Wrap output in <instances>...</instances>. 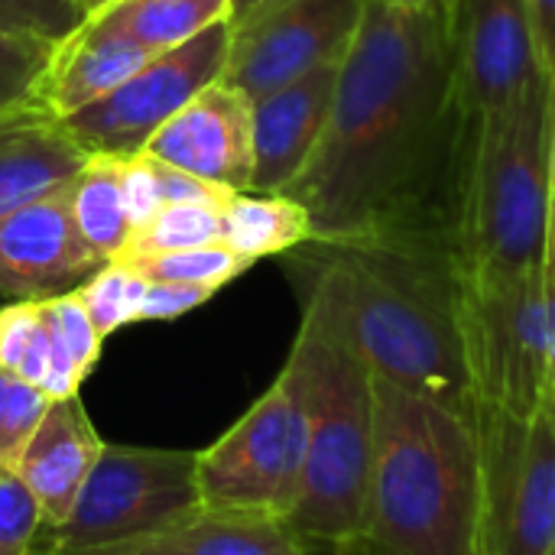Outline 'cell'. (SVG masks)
Segmentation results:
<instances>
[{"label": "cell", "instance_id": "obj_1", "mask_svg": "<svg viewBox=\"0 0 555 555\" xmlns=\"http://www.w3.org/2000/svg\"><path fill=\"white\" fill-rule=\"evenodd\" d=\"M459 114L452 23L367 0L322 140L283 192L309 211V244L354 237L416 179Z\"/></svg>", "mask_w": 555, "mask_h": 555}, {"label": "cell", "instance_id": "obj_2", "mask_svg": "<svg viewBox=\"0 0 555 555\" xmlns=\"http://www.w3.org/2000/svg\"><path fill=\"white\" fill-rule=\"evenodd\" d=\"M315 247L302 315L354 351L374 377L472 416L459 328L462 270L374 247Z\"/></svg>", "mask_w": 555, "mask_h": 555}, {"label": "cell", "instance_id": "obj_3", "mask_svg": "<svg viewBox=\"0 0 555 555\" xmlns=\"http://www.w3.org/2000/svg\"><path fill=\"white\" fill-rule=\"evenodd\" d=\"M345 555H481L475 420L374 377L364 520Z\"/></svg>", "mask_w": 555, "mask_h": 555}, {"label": "cell", "instance_id": "obj_4", "mask_svg": "<svg viewBox=\"0 0 555 555\" xmlns=\"http://www.w3.org/2000/svg\"><path fill=\"white\" fill-rule=\"evenodd\" d=\"M553 94L555 78L543 72L514 104L478 114L465 202V280H514L543 267Z\"/></svg>", "mask_w": 555, "mask_h": 555}, {"label": "cell", "instance_id": "obj_5", "mask_svg": "<svg viewBox=\"0 0 555 555\" xmlns=\"http://www.w3.org/2000/svg\"><path fill=\"white\" fill-rule=\"evenodd\" d=\"M293 348L309 374V439L286 524L309 546L322 543L338 553L354 543L364 520L374 455V374L309 315H302Z\"/></svg>", "mask_w": 555, "mask_h": 555}, {"label": "cell", "instance_id": "obj_6", "mask_svg": "<svg viewBox=\"0 0 555 555\" xmlns=\"http://www.w3.org/2000/svg\"><path fill=\"white\" fill-rule=\"evenodd\" d=\"M309 439V374L293 348L270 390L205 452L195 481L205 507L289 517Z\"/></svg>", "mask_w": 555, "mask_h": 555}, {"label": "cell", "instance_id": "obj_7", "mask_svg": "<svg viewBox=\"0 0 555 555\" xmlns=\"http://www.w3.org/2000/svg\"><path fill=\"white\" fill-rule=\"evenodd\" d=\"M198 504L195 452L104 442L72 514L42 527L29 555H94L150 537Z\"/></svg>", "mask_w": 555, "mask_h": 555}, {"label": "cell", "instance_id": "obj_8", "mask_svg": "<svg viewBox=\"0 0 555 555\" xmlns=\"http://www.w3.org/2000/svg\"><path fill=\"white\" fill-rule=\"evenodd\" d=\"M459 328L475 403L533 416L550 351L546 270L537 267L514 280H462Z\"/></svg>", "mask_w": 555, "mask_h": 555}, {"label": "cell", "instance_id": "obj_9", "mask_svg": "<svg viewBox=\"0 0 555 555\" xmlns=\"http://www.w3.org/2000/svg\"><path fill=\"white\" fill-rule=\"evenodd\" d=\"M481 555H550L555 543V406L533 416L475 403Z\"/></svg>", "mask_w": 555, "mask_h": 555}, {"label": "cell", "instance_id": "obj_10", "mask_svg": "<svg viewBox=\"0 0 555 555\" xmlns=\"http://www.w3.org/2000/svg\"><path fill=\"white\" fill-rule=\"evenodd\" d=\"M228 52L231 23L218 20L195 39L153 55L120 88L65 117L62 124L88 153L137 156L169 117H176L202 88L224 75Z\"/></svg>", "mask_w": 555, "mask_h": 555}, {"label": "cell", "instance_id": "obj_11", "mask_svg": "<svg viewBox=\"0 0 555 555\" xmlns=\"http://www.w3.org/2000/svg\"><path fill=\"white\" fill-rule=\"evenodd\" d=\"M367 0H286L260 20L231 29L221 81L250 104L270 91L341 59L358 33Z\"/></svg>", "mask_w": 555, "mask_h": 555}, {"label": "cell", "instance_id": "obj_12", "mask_svg": "<svg viewBox=\"0 0 555 555\" xmlns=\"http://www.w3.org/2000/svg\"><path fill=\"white\" fill-rule=\"evenodd\" d=\"M452 52L455 94L472 114L514 104L546 72L527 0H459Z\"/></svg>", "mask_w": 555, "mask_h": 555}, {"label": "cell", "instance_id": "obj_13", "mask_svg": "<svg viewBox=\"0 0 555 555\" xmlns=\"http://www.w3.org/2000/svg\"><path fill=\"white\" fill-rule=\"evenodd\" d=\"M104 263L78 234L65 189L0 218V306L75 293Z\"/></svg>", "mask_w": 555, "mask_h": 555}, {"label": "cell", "instance_id": "obj_14", "mask_svg": "<svg viewBox=\"0 0 555 555\" xmlns=\"http://www.w3.org/2000/svg\"><path fill=\"white\" fill-rule=\"evenodd\" d=\"M250 111L254 104L218 78L169 117L143 153L224 189L247 192L254 166Z\"/></svg>", "mask_w": 555, "mask_h": 555}, {"label": "cell", "instance_id": "obj_15", "mask_svg": "<svg viewBox=\"0 0 555 555\" xmlns=\"http://www.w3.org/2000/svg\"><path fill=\"white\" fill-rule=\"evenodd\" d=\"M341 59H332L312 68L309 75L254 101V166L247 192L280 195L306 169L332 114Z\"/></svg>", "mask_w": 555, "mask_h": 555}, {"label": "cell", "instance_id": "obj_16", "mask_svg": "<svg viewBox=\"0 0 555 555\" xmlns=\"http://www.w3.org/2000/svg\"><path fill=\"white\" fill-rule=\"evenodd\" d=\"M91 156L42 101L0 107V218L65 189Z\"/></svg>", "mask_w": 555, "mask_h": 555}, {"label": "cell", "instance_id": "obj_17", "mask_svg": "<svg viewBox=\"0 0 555 555\" xmlns=\"http://www.w3.org/2000/svg\"><path fill=\"white\" fill-rule=\"evenodd\" d=\"M101 452L104 439L91 426L81 397L72 393L52 400L39 429L33 433L16 462V475L39 501L42 527H59L72 514V504L85 488Z\"/></svg>", "mask_w": 555, "mask_h": 555}, {"label": "cell", "instance_id": "obj_18", "mask_svg": "<svg viewBox=\"0 0 555 555\" xmlns=\"http://www.w3.org/2000/svg\"><path fill=\"white\" fill-rule=\"evenodd\" d=\"M94 555H312V550L276 514L198 504L150 537Z\"/></svg>", "mask_w": 555, "mask_h": 555}, {"label": "cell", "instance_id": "obj_19", "mask_svg": "<svg viewBox=\"0 0 555 555\" xmlns=\"http://www.w3.org/2000/svg\"><path fill=\"white\" fill-rule=\"evenodd\" d=\"M153 55L101 16L85 20L52 52L39 101L55 117H72L137 75Z\"/></svg>", "mask_w": 555, "mask_h": 555}, {"label": "cell", "instance_id": "obj_20", "mask_svg": "<svg viewBox=\"0 0 555 555\" xmlns=\"http://www.w3.org/2000/svg\"><path fill=\"white\" fill-rule=\"evenodd\" d=\"M312 241L309 211L289 195L237 192L221 208V244L247 260L286 254Z\"/></svg>", "mask_w": 555, "mask_h": 555}, {"label": "cell", "instance_id": "obj_21", "mask_svg": "<svg viewBox=\"0 0 555 555\" xmlns=\"http://www.w3.org/2000/svg\"><path fill=\"white\" fill-rule=\"evenodd\" d=\"M68 215L78 234L111 263L130 244V221L120 195V156L94 153L81 172L65 185Z\"/></svg>", "mask_w": 555, "mask_h": 555}, {"label": "cell", "instance_id": "obj_22", "mask_svg": "<svg viewBox=\"0 0 555 555\" xmlns=\"http://www.w3.org/2000/svg\"><path fill=\"white\" fill-rule=\"evenodd\" d=\"M228 13L231 0H117L98 16L137 39L150 55H163L228 20Z\"/></svg>", "mask_w": 555, "mask_h": 555}, {"label": "cell", "instance_id": "obj_23", "mask_svg": "<svg viewBox=\"0 0 555 555\" xmlns=\"http://www.w3.org/2000/svg\"><path fill=\"white\" fill-rule=\"evenodd\" d=\"M120 263L137 270L146 283H185V286L221 289L224 283L241 276L254 260L228 250L224 244H205V247H189V250L124 257Z\"/></svg>", "mask_w": 555, "mask_h": 555}, {"label": "cell", "instance_id": "obj_24", "mask_svg": "<svg viewBox=\"0 0 555 555\" xmlns=\"http://www.w3.org/2000/svg\"><path fill=\"white\" fill-rule=\"evenodd\" d=\"M221 244V211L218 208H198V205H163L150 224L130 234L127 250L117 257H146V254H166V250H189Z\"/></svg>", "mask_w": 555, "mask_h": 555}, {"label": "cell", "instance_id": "obj_25", "mask_svg": "<svg viewBox=\"0 0 555 555\" xmlns=\"http://www.w3.org/2000/svg\"><path fill=\"white\" fill-rule=\"evenodd\" d=\"M143 293H146V280L120 260L104 263L91 280H85L75 289L101 338L114 335L130 322H140Z\"/></svg>", "mask_w": 555, "mask_h": 555}, {"label": "cell", "instance_id": "obj_26", "mask_svg": "<svg viewBox=\"0 0 555 555\" xmlns=\"http://www.w3.org/2000/svg\"><path fill=\"white\" fill-rule=\"evenodd\" d=\"M59 42L0 26V107L39 101Z\"/></svg>", "mask_w": 555, "mask_h": 555}, {"label": "cell", "instance_id": "obj_27", "mask_svg": "<svg viewBox=\"0 0 555 555\" xmlns=\"http://www.w3.org/2000/svg\"><path fill=\"white\" fill-rule=\"evenodd\" d=\"M52 397H46L36 384L23 380L16 371L0 367V465L16 468L26 442L39 429Z\"/></svg>", "mask_w": 555, "mask_h": 555}, {"label": "cell", "instance_id": "obj_28", "mask_svg": "<svg viewBox=\"0 0 555 555\" xmlns=\"http://www.w3.org/2000/svg\"><path fill=\"white\" fill-rule=\"evenodd\" d=\"M42 527V511L16 468L0 465V555H29Z\"/></svg>", "mask_w": 555, "mask_h": 555}, {"label": "cell", "instance_id": "obj_29", "mask_svg": "<svg viewBox=\"0 0 555 555\" xmlns=\"http://www.w3.org/2000/svg\"><path fill=\"white\" fill-rule=\"evenodd\" d=\"M88 20L81 0H0V26L42 36L52 42L68 39Z\"/></svg>", "mask_w": 555, "mask_h": 555}, {"label": "cell", "instance_id": "obj_30", "mask_svg": "<svg viewBox=\"0 0 555 555\" xmlns=\"http://www.w3.org/2000/svg\"><path fill=\"white\" fill-rule=\"evenodd\" d=\"M42 306L52 315L55 328L62 332V338H65L68 351H72V361H75L78 374L88 377L94 371L98 358H101V341L104 338L98 335L94 322L88 319L81 299L75 293H65V296H55V299H42Z\"/></svg>", "mask_w": 555, "mask_h": 555}, {"label": "cell", "instance_id": "obj_31", "mask_svg": "<svg viewBox=\"0 0 555 555\" xmlns=\"http://www.w3.org/2000/svg\"><path fill=\"white\" fill-rule=\"evenodd\" d=\"M120 195H124V211L133 231L150 224L156 211L163 208V192L153 172L150 156H120Z\"/></svg>", "mask_w": 555, "mask_h": 555}, {"label": "cell", "instance_id": "obj_32", "mask_svg": "<svg viewBox=\"0 0 555 555\" xmlns=\"http://www.w3.org/2000/svg\"><path fill=\"white\" fill-rule=\"evenodd\" d=\"M150 163H153V172H156V182H159V192H163V205H198V208H218L221 211L237 195L234 189H224V185L208 182L202 176H192L185 169L166 166V163H159L153 156H150Z\"/></svg>", "mask_w": 555, "mask_h": 555}, {"label": "cell", "instance_id": "obj_33", "mask_svg": "<svg viewBox=\"0 0 555 555\" xmlns=\"http://www.w3.org/2000/svg\"><path fill=\"white\" fill-rule=\"evenodd\" d=\"M39 328V302L0 306V367L20 371Z\"/></svg>", "mask_w": 555, "mask_h": 555}, {"label": "cell", "instance_id": "obj_34", "mask_svg": "<svg viewBox=\"0 0 555 555\" xmlns=\"http://www.w3.org/2000/svg\"><path fill=\"white\" fill-rule=\"evenodd\" d=\"M218 289L211 286H185V283H146L140 322H169L179 319L202 302H208Z\"/></svg>", "mask_w": 555, "mask_h": 555}, {"label": "cell", "instance_id": "obj_35", "mask_svg": "<svg viewBox=\"0 0 555 555\" xmlns=\"http://www.w3.org/2000/svg\"><path fill=\"white\" fill-rule=\"evenodd\" d=\"M527 7H530L533 26H537L543 65L555 78V0H527Z\"/></svg>", "mask_w": 555, "mask_h": 555}, {"label": "cell", "instance_id": "obj_36", "mask_svg": "<svg viewBox=\"0 0 555 555\" xmlns=\"http://www.w3.org/2000/svg\"><path fill=\"white\" fill-rule=\"evenodd\" d=\"M543 270L555 273V94L550 117V163H546V257Z\"/></svg>", "mask_w": 555, "mask_h": 555}, {"label": "cell", "instance_id": "obj_37", "mask_svg": "<svg viewBox=\"0 0 555 555\" xmlns=\"http://www.w3.org/2000/svg\"><path fill=\"white\" fill-rule=\"evenodd\" d=\"M286 0H231V13H228V23L231 29H241L254 20H260L263 13H270L273 7H280Z\"/></svg>", "mask_w": 555, "mask_h": 555}, {"label": "cell", "instance_id": "obj_38", "mask_svg": "<svg viewBox=\"0 0 555 555\" xmlns=\"http://www.w3.org/2000/svg\"><path fill=\"white\" fill-rule=\"evenodd\" d=\"M397 7H406V10H426V13H436L449 23H455V10H459V0H390Z\"/></svg>", "mask_w": 555, "mask_h": 555}, {"label": "cell", "instance_id": "obj_39", "mask_svg": "<svg viewBox=\"0 0 555 555\" xmlns=\"http://www.w3.org/2000/svg\"><path fill=\"white\" fill-rule=\"evenodd\" d=\"M81 3H85V13H88V20H91V16L104 13V10H107L111 3H117V0H81Z\"/></svg>", "mask_w": 555, "mask_h": 555}, {"label": "cell", "instance_id": "obj_40", "mask_svg": "<svg viewBox=\"0 0 555 555\" xmlns=\"http://www.w3.org/2000/svg\"><path fill=\"white\" fill-rule=\"evenodd\" d=\"M550 555H555V543H553V553H550Z\"/></svg>", "mask_w": 555, "mask_h": 555}, {"label": "cell", "instance_id": "obj_41", "mask_svg": "<svg viewBox=\"0 0 555 555\" xmlns=\"http://www.w3.org/2000/svg\"><path fill=\"white\" fill-rule=\"evenodd\" d=\"M335 555H345V553H335Z\"/></svg>", "mask_w": 555, "mask_h": 555}]
</instances>
